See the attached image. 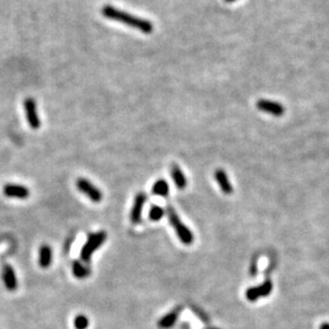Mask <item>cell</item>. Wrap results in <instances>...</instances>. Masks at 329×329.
I'll return each mask as SVG.
<instances>
[{
  "label": "cell",
  "mask_w": 329,
  "mask_h": 329,
  "mask_svg": "<svg viewBox=\"0 0 329 329\" xmlns=\"http://www.w3.org/2000/svg\"><path fill=\"white\" fill-rule=\"evenodd\" d=\"M102 14L105 17L113 19V20H116V22L122 23V24H125L127 26H130V27L132 28H135L137 30L141 31V33H143L150 34L153 33L154 27L150 20L137 17L135 16V15H132L130 13L121 11V10H118L111 6L103 7Z\"/></svg>",
  "instance_id": "cell-1"
},
{
  "label": "cell",
  "mask_w": 329,
  "mask_h": 329,
  "mask_svg": "<svg viewBox=\"0 0 329 329\" xmlns=\"http://www.w3.org/2000/svg\"><path fill=\"white\" fill-rule=\"evenodd\" d=\"M167 214L169 222H170L173 229L176 230L179 240L181 241L184 245H192L195 240L194 233L184 225V222H182L181 219H180L176 210H174L171 205L167 206Z\"/></svg>",
  "instance_id": "cell-2"
},
{
  "label": "cell",
  "mask_w": 329,
  "mask_h": 329,
  "mask_svg": "<svg viewBox=\"0 0 329 329\" xmlns=\"http://www.w3.org/2000/svg\"><path fill=\"white\" fill-rule=\"evenodd\" d=\"M106 238H107V233L105 231H99L97 233H90L86 243L82 248L81 259L83 262H90L93 253L98 250V249L105 243Z\"/></svg>",
  "instance_id": "cell-3"
},
{
  "label": "cell",
  "mask_w": 329,
  "mask_h": 329,
  "mask_svg": "<svg viewBox=\"0 0 329 329\" xmlns=\"http://www.w3.org/2000/svg\"><path fill=\"white\" fill-rule=\"evenodd\" d=\"M76 187L78 188L79 192L82 193L83 195H86L87 197L92 201V202L99 203L103 199L102 192H100L98 187H95L91 182L88 181V180L86 179H82V178L78 179L76 181Z\"/></svg>",
  "instance_id": "cell-4"
},
{
  "label": "cell",
  "mask_w": 329,
  "mask_h": 329,
  "mask_svg": "<svg viewBox=\"0 0 329 329\" xmlns=\"http://www.w3.org/2000/svg\"><path fill=\"white\" fill-rule=\"evenodd\" d=\"M273 291V283L269 279L265 280L261 285L249 288L246 291V298L249 301H256L261 297L268 296Z\"/></svg>",
  "instance_id": "cell-5"
},
{
  "label": "cell",
  "mask_w": 329,
  "mask_h": 329,
  "mask_svg": "<svg viewBox=\"0 0 329 329\" xmlns=\"http://www.w3.org/2000/svg\"><path fill=\"white\" fill-rule=\"evenodd\" d=\"M26 118H27L28 123L31 129L38 130L41 126V121L38 115V109H36V103L33 99L28 98L24 103Z\"/></svg>",
  "instance_id": "cell-6"
},
{
  "label": "cell",
  "mask_w": 329,
  "mask_h": 329,
  "mask_svg": "<svg viewBox=\"0 0 329 329\" xmlns=\"http://www.w3.org/2000/svg\"><path fill=\"white\" fill-rule=\"evenodd\" d=\"M147 201V196L145 193H139L134 200V204L132 206V211L130 214V219L132 225H138L142 219V211L143 206Z\"/></svg>",
  "instance_id": "cell-7"
},
{
  "label": "cell",
  "mask_w": 329,
  "mask_h": 329,
  "mask_svg": "<svg viewBox=\"0 0 329 329\" xmlns=\"http://www.w3.org/2000/svg\"><path fill=\"white\" fill-rule=\"evenodd\" d=\"M257 108L263 113L270 114L275 116H281L285 113V108L278 102L269 99H260L257 102Z\"/></svg>",
  "instance_id": "cell-8"
},
{
  "label": "cell",
  "mask_w": 329,
  "mask_h": 329,
  "mask_svg": "<svg viewBox=\"0 0 329 329\" xmlns=\"http://www.w3.org/2000/svg\"><path fill=\"white\" fill-rule=\"evenodd\" d=\"M183 310V307L182 306H178L177 308H174L173 310H171L169 313H167L166 315H164L161 320L158 321L157 325L161 329H169L170 327H172L174 324L177 323L178 318L181 314V312Z\"/></svg>",
  "instance_id": "cell-9"
},
{
  "label": "cell",
  "mask_w": 329,
  "mask_h": 329,
  "mask_svg": "<svg viewBox=\"0 0 329 329\" xmlns=\"http://www.w3.org/2000/svg\"><path fill=\"white\" fill-rule=\"evenodd\" d=\"M3 193L9 198H18V199H26L29 197V189L26 188L22 185H14L8 184L3 188Z\"/></svg>",
  "instance_id": "cell-10"
},
{
  "label": "cell",
  "mask_w": 329,
  "mask_h": 329,
  "mask_svg": "<svg viewBox=\"0 0 329 329\" xmlns=\"http://www.w3.org/2000/svg\"><path fill=\"white\" fill-rule=\"evenodd\" d=\"M215 180L218 183L219 187L221 189V192L224 193L225 195H231L233 193V187L230 183V180L228 178L227 173L225 170H222V169H218V170H216L215 173Z\"/></svg>",
  "instance_id": "cell-11"
},
{
  "label": "cell",
  "mask_w": 329,
  "mask_h": 329,
  "mask_svg": "<svg viewBox=\"0 0 329 329\" xmlns=\"http://www.w3.org/2000/svg\"><path fill=\"white\" fill-rule=\"evenodd\" d=\"M2 277L4 284H6L7 289L10 291H14L17 288V280H16V275L14 273V269L12 266L10 265H6L3 267V272H2Z\"/></svg>",
  "instance_id": "cell-12"
},
{
  "label": "cell",
  "mask_w": 329,
  "mask_h": 329,
  "mask_svg": "<svg viewBox=\"0 0 329 329\" xmlns=\"http://www.w3.org/2000/svg\"><path fill=\"white\" fill-rule=\"evenodd\" d=\"M171 177L174 181V184L179 189H184L187 186V180L184 176V172L181 170L178 164H172L171 167Z\"/></svg>",
  "instance_id": "cell-13"
},
{
  "label": "cell",
  "mask_w": 329,
  "mask_h": 329,
  "mask_svg": "<svg viewBox=\"0 0 329 329\" xmlns=\"http://www.w3.org/2000/svg\"><path fill=\"white\" fill-rule=\"evenodd\" d=\"M152 194L159 197H167L169 195V184L166 180H157L152 187Z\"/></svg>",
  "instance_id": "cell-14"
},
{
  "label": "cell",
  "mask_w": 329,
  "mask_h": 329,
  "mask_svg": "<svg viewBox=\"0 0 329 329\" xmlns=\"http://www.w3.org/2000/svg\"><path fill=\"white\" fill-rule=\"evenodd\" d=\"M52 252L51 248L49 245H43L40 249V265L43 268H47L51 264Z\"/></svg>",
  "instance_id": "cell-15"
},
{
  "label": "cell",
  "mask_w": 329,
  "mask_h": 329,
  "mask_svg": "<svg viewBox=\"0 0 329 329\" xmlns=\"http://www.w3.org/2000/svg\"><path fill=\"white\" fill-rule=\"evenodd\" d=\"M91 273V270L84 265L82 261H75L73 263V274L75 275V277L78 279H84Z\"/></svg>",
  "instance_id": "cell-16"
},
{
  "label": "cell",
  "mask_w": 329,
  "mask_h": 329,
  "mask_svg": "<svg viewBox=\"0 0 329 329\" xmlns=\"http://www.w3.org/2000/svg\"><path fill=\"white\" fill-rule=\"evenodd\" d=\"M164 215V210L162 208V206L153 204L151 206L150 211H148V218H150L152 221H158L161 220Z\"/></svg>",
  "instance_id": "cell-17"
},
{
  "label": "cell",
  "mask_w": 329,
  "mask_h": 329,
  "mask_svg": "<svg viewBox=\"0 0 329 329\" xmlns=\"http://www.w3.org/2000/svg\"><path fill=\"white\" fill-rule=\"evenodd\" d=\"M74 326L76 329H87L89 326V320L88 317L84 315H77L74 320Z\"/></svg>",
  "instance_id": "cell-18"
},
{
  "label": "cell",
  "mask_w": 329,
  "mask_h": 329,
  "mask_svg": "<svg viewBox=\"0 0 329 329\" xmlns=\"http://www.w3.org/2000/svg\"><path fill=\"white\" fill-rule=\"evenodd\" d=\"M192 308H193V311L195 312V314L197 315V316H199L201 321H202L205 324H210V317H209V315H206L205 313L200 309V308H197V307H195V306H193Z\"/></svg>",
  "instance_id": "cell-19"
},
{
  "label": "cell",
  "mask_w": 329,
  "mask_h": 329,
  "mask_svg": "<svg viewBox=\"0 0 329 329\" xmlns=\"http://www.w3.org/2000/svg\"><path fill=\"white\" fill-rule=\"evenodd\" d=\"M258 273V260L253 259L252 264L250 265V274L251 276H256Z\"/></svg>",
  "instance_id": "cell-20"
},
{
  "label": "cell",
  "mask_w": 329,
  "mask_h": 329,
  "mask_svg": "<svg viewBox=\"0 0 329 329\" xmlns=\"http://www.w3.org/2000/svg\"><path fill=\"white\" fill-rule=\"evenodd\" d=\"M320 329H329V323H323Z\"/></svg>",
  "instance_id": "cell-21"
},
{
  "label": "cell",
  "mask_w": 329,
  "mask_h": 329,
  "mask_svg": "<svg viewBox=\"0 0 329 329\" xmlns=\"http://www.w3.org/2000/svg\"><path fill=\"white\" fill-rule=\"evenodd\" d=\"M225 1L228 2V3H230V2H234V1H236V0H225Z\"/></svg>",
  "instance_id": "cell-22"
},
{
  "label": "cell",
  "mask_w": 329,
  "mask_h": 329,
  "mask_svg": "<svg viewBox=\"0 0 329 329\" xmlns=\"http://www.w3.org/2000/svg\"><path fill=\"white\" fill-rule=\"evenodd\" d=\"M205 329H219V328H205Z\"/></svg>",
  "instance_id": "cell-23"
}]
</instances>
